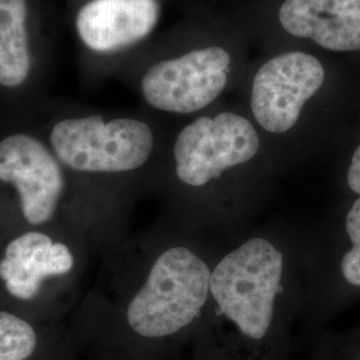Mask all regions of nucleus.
<instances>
[{
	"mask_svg": "<svg viewBox=\"0 0 360 360\" xmlns=\"http://www.w3.org/2000/svg\"><path fill=\"white\" fill-rule=\"evenodd\" d=\"M284 257L264 238H251L211 272L218 331L202 336L210 360H271L276 348V306Z\"/></svg>",
	"mask_w": 360,
	"mask_h": 360,
	"instance_id": "f257e3e1",
	"label": "nucleus"
},
{
	"mask_svg": "<svg viewBox=\"0 0 360 360\" xmlns=\"http://www.w3.org/2000/svg\"><path fill=\"white\" fill-rule=\"evenodd\" d=\"M211 272L187 247L163 251L127 304L131 333L147 342H165L190 331L211 296Z\"/></svg>",
	"mask_w": 360,
	"mask_h": 360,
	"instance_id": "f03ea898",
	"label": "nucleus"
},
{
	"mask_svg": "<svg viewBox=\"0 0 360 360\" xmlns=\"http://www.w3.org/2000/svg\"><path fill=\"white\" fill-rule=\"evenodd\" d=\"M52 153L77 172H127L150 159L154 150L151 129L136 119L104 122L99 115L58 122L50 134Z\"/></svg>",
	"mask_w": 360,
	"mask_h": 360,
	"instance_id": "7ed1b4c3",
	"label": "nucleus"
},
{
	"mask_svg": "<svg viewBox=\"0 0 360 360\" xmlns=\"http://www.w3.org/2000/svg\"><path fill=\"white\" fill-rule=\"evenodd\" d=\"M259 147L257 129L243 116L221 112L199 117L176 138V175L187 186H206L224 171L254 159Z\"/></svg>",
	"mask_w": 360,
	"mask_h": 360,
	"instance_id": "20e7f679",
	"label": "nucleus"
},
{
	"mask_svg": "<svg viewBox=\"0 0 360 360\" xmlns=\"http://www.w3.org/2000/svg\"><path fill=\"white\" fill-rule=\"evenodd\" d=\"M231 58L219 47L188 52L153 65L142 79L146 102L156 110L191 114L212 103L224 90Z\"/></svg>",
	"mask_w": 360,
	"mask_h": 360,
	"instance_id": "39448f33",
	"label": "nucleus"
},
{
	"mask_svg": "<svg viewBox=\"0 0 360 360\" xmlns=\"http://www.w3.org/2000/svg\"><path fill=\"white\" fill-rule=\"evenodd\" d=\"M323 82L324 68L312 55L288 52L271 59L252 84L251 110L257 123L272 134L290 131Z\"/></svg>",
	"mask_w": 360,
	"mask_h": 360,
	"instance_id": "423d86ee",
	"label": "nucleus"
},
{
	"mask_svg": "<svg viewBox=\"0 0 360 360\" xmlns=\"http://www.w3.org/2000/svg\"><path fill=\"white\" fill-rule=\"evenodd\" d=\"M60 165L32 135L13 134L0 141V181L13 186L32 226L46 224L56 214L65 186Z\"/></svg>",
	"mask_w": 360,
	"mask_h": 360,
	"instance_id": "0eeeda50",
	"label": "nucleus"
},
{
	"mask_svg": "<svg viewBox=\"0 0 360 360\" xmlns=\"http://www.w3.org/2000/svg\"><path fill=\"white\" fill-rule=\"evenodd\" d=\"M159 19L156 0H90L77 15V31L90 50L112 52L146 38Z\"/></svg>",
	"mask_w": 360,
	"mask_h": 360,
	"instance_id": "6e6552de",
	"label": "nucleus"
},
{
	"mask_svg": "<svg viewBox=\"0 0 360 360\" xmlns=\"http://www.w3.org/2000/svg\"><path fill=\"white\" fill-rule=\"evenodd\" d=\"M279 22L288 34L312 39L323 49L360 50V0H285Z\"/></svg>",
	"mask_w": 360,
	"mask_h": 360,
	"instance_id": "1a4fd4ad",
	"label": "nucleus"
},
{
	"mask_svg": "<svg viewBox=\"0 0 360 360\" xmlns=\"http://www.w3.org/2000/svg\"><path fill=\"white\" fill-rule=\"evenodd\" d=\"M74 263L67 245L53 242L43 232H26L7 245L0 260V279L10 295L31 300L38 296L47 278L68 274Z\"/></svg>",
	"mask_w": 360,
	"mask_h": 360,
	"instance_id": "9d476101",
	"label": "nucleus"
},
{
	"mask_svg": "<svg viewBox=\"0 0 360 360\" xmlns=\"http://www.w3.org/2000/svg\"><path fill=\"white\" fill-rule=\"evenodd\" d=\"M28 0H0V87L18 89L31 74Z\"/></svg>",
	"mask_w": 360,
	"mask_h": 360,
	"instance_id": "9b49d317",
	"label": "nucleus"
},
{
	"mask_svg": "<svg viewBox=\"0 0 360 360\" xmlns=\"http://www.w3.org/2000/svg\"><path fill=\"white\" fill-rule=\"evenodd\" d=\"M37 348L34 326L8 311H0V360H30Z\"/></svg>",
	"mask_w": 360,
	"mask_h": 360,
	"instance_id": "f8f14e48",
	"label": "nucleus"
},
{
	"mask_svg": "<svg viewBox=\"0 0 360 360\" xmlns=\"http://www.w3.org/2000/svg\"><path fill=\"white\" fill-rule=\"evenodd\" d=\"M345 227L349 248L342 257L340 272L346 283L360 288V195L348 210Z\"/></svg>",
	"mask_w": 360,
	"mask_h": 360,
	"instance_id": "ddd939ff",
	"label": "nucleus"
},
{
	"mask_svg": "<svg viewBox=\"0 0 360 360\" xmlns=\"http://www.w3.org/2000/svg\"><path fill=\"white\" fill-rule=\"evenodd\" d=\"M324 360H360V333L339 342L327 352Z\"/></svg>",
	"mask_w": 360,
	"mask_h": 360,
	"instance_id": "4468645a",
	"label": "nucleus"
},
{
	"mask_svg": "<svg viewBox=\"0 0 360 360\" xmlns=\"http://www.w3.org/2000/svg\"><path fill=\"white\" fill-rule=\"evenodd\" d=\"M347 184L352 193L360 195V144L351 158L347 172Z\"/></svg>",
	"mask_w": 360,
	"mask_h": 360,
	"instance_id": "2eb2a0df",
	"label": "nucleus"
}]
</instances>
